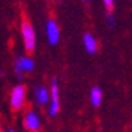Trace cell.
I'll return each instance as SVG.
<instances>
[{
    "mask_svg": "<svg viewBox=\"0 0 132 132\" xmlns=\"http://www.w3.org/2000/svg\"><path fill=\"white\" fill-rule=\"evenodd\" d=\"M27 101V89L24 85L18 84L10 92V106L15 112L22 111Z\"/></svg>",
    "mask_w": 132,
    "mask_h": 132,
    "instance_id": "1",
    "label": "cell"
},
{
    "mask_svg": "<svg viewBox=\"0 0 132 132\" xmlns=\"http://www.w3.org/2000/svg\"><path fill=\"white\" fill-rule=\"evenodd\" d=\"M20 35L24 50L27 53H32L37 47V34H35L32 24L28 20H23L20 23Z\"/></svg>",
    "mask_w": 132,
    "mask_h": 132,
    "instance_id": "2",
    "label": "cell"
},
{
    "mask_svg": "<svg viewBox=\"0 0 132 132\" xmlns=\"http://www.w3.org/2000/svg\"><path fill=\"white\" fill-rule=\"evenodd\" d=\"M35 68V62L28 55H19L14 61V71L18 78H22L24 74L31 73Z\"/></svg>",
    "mask_w": 132,
    "mask_h": 132,
    "instance_id": "3",
    "label": "cell"
},
{
    "mask_svg": "<svg viewBox=\"0 0 132 132\" xmlns=\"http://www.w3.org/2000/svg\"><path fill=\"white\" fill-rule=\"evenodd\" d=\"M59 108H61V101H59V86L57 80L51 81V86H50V103H49V113L50 117H54L58 115Z\"/></svg>",
    "mask_w": 132,
    "mask_h": 132,
    "instance_id": "4",
    "label": "cell"
},
{
    "mask_svg": "<svg viewBox=\"0 0 132 132\" xmlns=\"http://www.w3.org/2000/svg\"><path fill=\"white\" fill-rule=\"evenodd\" d=\"M46 38L51 46H55L61 39V30L55 20L49 19L46 22Z\"/></svg>",
    "mask_w": 132,
    "mask_h": 132,
    "instance_id": "5",
    "label": "cell"
},
{
    "mask_svg": "<svg viewBox=\"0 0 132 132\" xmlns=\"http://www.w3.org/2000/svg\"><path fill=\"white\" fill-rule=\"evenodd\" d=\"M23 127L28 132L39 131L40 128V117L35 111H28L23 116Z\"/></svg>",
    "mask_w": 132,
    "mask_h": 132,
    "instance_id": "6",
    "label": "cell"
},
{
    "mask_svg": "<svg viewBox=\"0 0 132 132\" xmlns=\"http://www.w3.org/2000/svg\"><path fill=\"white\" fill-rule=\"evenodd\" d=\"M34 103L39 105V106H43L47 105L50 103V90L43 85H38L34 88Z\"/></svg>",
    "mask_w": 132,
    "mask_h": 132,
    "instance_id": "7",
    "label": "cell"
},
{
    "mask_svg": "<svg viewBox=\"0 0 132 132\" xmlns=\"http://www.w3.org/2000/svg\"><path fill=\"white\" fill-rule=\"evenodd\" d=\"M84 47H85V50L88 54H94L96 51H97L98 49V45H97V40H96V38L93 37L92 34L86 32L85 35H84Z\"/></svg>",
    "mask_w": 132,
    "mask_h": 132,
    "instance_id": "8",
    "label": "cell"
},
{
    "mask_svg": "<svg viewBox=\"0 0 132 132\" xmlns=\"http://www.w3.org/2000/svg\"><path fill=\"white\" fill-rule=\"evenodd\" d=\"M89 100H90V104L97 108L101 105L103 103V90L98 88V86H94L90 89V93H89Z\"/></svg>",
    "mask_w": 132,
    "mask_h": 132,
    "instance_id": "9",
    "label": "cell"
},
{
    "mask_svg": "<svg viewBox=\"0 0 132 132\" xmlns=\"http://www.w3.org/2000/svg\"><path fill=\"white\" fill-rule=\"evenodd\" d=\"M106 23H108V26H109L111 28L115 27L116 20H115V16H113L112 14H108V16H106Z\"/></svg>",
    "mask_w": 132,
    "mask_h": 132,
    "instance_id": "10",
    "label": "cell"
},
{
    "mask_svg": "<svg viewBox=\"0 0 132 132\" xmlns=\"http://www.w3.org/2000/svg\"><path fill=\"white\" fill-rule=\"evenodd\" d=\"M103 3L105 5L106 10H113V7H115V0H103Z\"/></svg>",
    "mask_w": 132,
    "mask_h": 132,
    "instance_id": "11",
    "label": "cell"
},
{
    "mask_svg": "<svg viewBox=\"0 0 132 132\" xmlns=\"http://www.w3.org/2000/svg\"><path fill=\"white\" fill-rule=\"evenodd\" d=\"M7 132H16V131H15V129H8Z\"/></svg>",
    "mask_w": 132,
    "mask_h": 132,
    "instance_id": "12",
    "label": "cell"
},
{
    "mask_svg": "<svg viewBox=\"0 0 132 132\" xmlns=\"http://www.w3.org/2000/svg\"><path fill=\"white\" fill-rule=\"evenodd\" d=\"M82 2H84V3H88V2H89V0H82Z\"/></svg>",
    "mask_w": 132,
    "mask_h": 132,
    "instance_id": "13",
    "label": "cell"
},
{
    "mask_svg": "<svg viewBox=\"0 0 132 132\" xmlns=\"http://www.w3.org/2000/svg\"><path fill=\"white\" fill-rule=\"evenodd\" d=\"M0 132H3V131H2V129H0Z\"/></svg>",
    "mask_w": 132,
    "mask_h": 132,
    "instance_id": "14",
    "label": "cell"
},
{
    "mask_svg": "<svg viewBox=\"0 0 132 132\" xmlns=\"http://www.w3.org/2000/svg\"><path fill=\"white\" fill-rule=\"evenodd\" d=\"M35 132H39V131H35Z\"/></svg>",
    "mask_w": 132,
    "mask_h": 132,
    "instance_id": "15",
    "label": "cell"
}]
</instances>
